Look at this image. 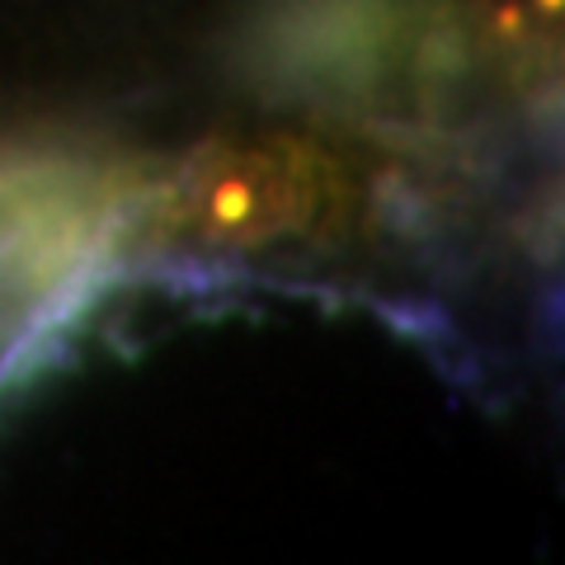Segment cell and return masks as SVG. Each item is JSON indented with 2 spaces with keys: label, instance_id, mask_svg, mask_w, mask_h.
<instances>
[{
  "label": "cell",
  "instance_id": "obj_1",
  "mask_svg": "<svg viewBox=\"0 0 565 565\" xmlns=\"http://www.w3.org/2000/svg\"><path fill=\"white\" fill-rule=\"evenodd\" d=\"M326 166L292 137H222L184 161L174 180V222L193 241L259 250L321 217Z\"/></svg>",
  "mask_w": 565,
  "mask_h": 565
},
{
  "label": "cell",
  "instance_id": "obj_2",
  "mask_svg": "<svg viewBox=\"0 0 565 565\" xmlns=\"http://www.w3.org/2000/svg\"><path fill=\"white\" fill-rule=\"evenodd\" d=\"M481 52L509 81H533L561 71L565 0H467Z\"/></svg>",
  "mask_w": 565,
  "mask_h": 565
}]
</instances>
